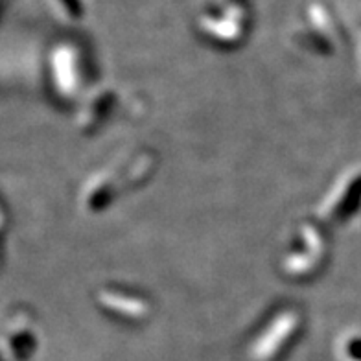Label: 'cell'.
Returning <instances> with one entry per match:
<instances>
[{"instance_id":"cell-1","label":"cell","mask_w":361,"mask_h":361,"mask_svg":"<svg viewBox=\"0 0 361 361\" xmlns=\"http://www.w3.org/2000/svg\"><path fill=\"white\" fill-rule=\"evenodd\" d=\"M326 240L314 224H299L290 233L281 257V267L291 279H310L321 269L326 258Z\"/></svg>"},{"instance_id":"cell-2","label":"cell","mask_w":361,"mask_h":361,"mask_svg":"<svg viewBox=\"0 0 361 361\" xmlns=\"http://www.w3.org/2000/svg\"><path fill=\"white\" fill-rule=\"evenodd\" d=\"M249 10L238 0H214L197 15L200 34L219 47H236L249 28Z\"/></svg>"},{"instance_id":"cell-3","label":"cell","mask_w":361,"mask_h":361,"mask_svg":"<svg viewBox=\"0 0 361 361\" xmlns=\"http://www.w3.org/2000/svg\"><path fill=\"white\" fill-rule=\"evenodd\" d=\"M361 201V177H356L354 180L348 183V186L343 190V197L339 200V203L332 204L330 209V216L336 219H345L350 214H354V210L360 204Z\"/></svg>"}]
</instances>
